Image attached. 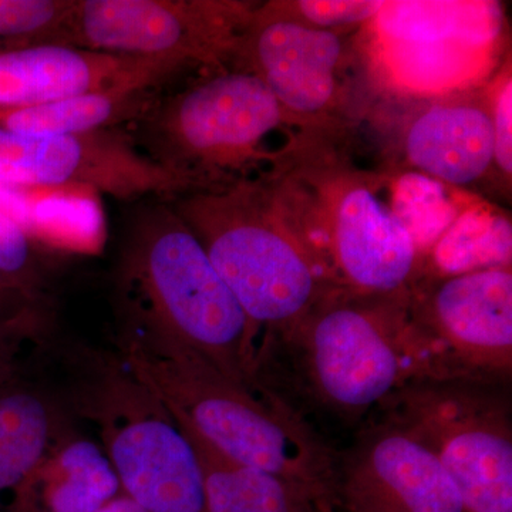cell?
<instances>
[{
    "label": "cell",
    "instance_id": "cell-12",
    "mask_svg": "<svg viewBox=\"0 0 512 512\" xmlns=\"http://www.w3.org/2000/svg\"><path fill=\"white\" fill-rule=\"evenodd\" d=\"M350 45V32L313 28L289 18L274 2L258 3L231 67L261 79L302 130L339 134Z\"/></svg>",
    "mask_w": 512,
    "mask_h": 512
},
{
    "label": "cell",
    "instance_id": "cell-15",
    "mask_svg": "<svg viewBox=\"0 0 512 512\" xmlns=\"http://www.w3.org/2000/svg\"><path fill=\"white\" fill-rule=\"evenodd\" d=\"M402 151L413 173L463 192L494 178L488 89L431 100L410 116Z\"/></svg>",
    "mask_w": 512,
    "mask_h": 512
},
{
    "label": "cell",
    "instance_id": "cell-27",
    "mask_svg": "<svg viewBox=\"0 0 512 512\" xmlns=\"http://www.w3.org/2000/svg\"><path fill=\"white\" fill-rule=\"evenodd\" d=\"M46 323L0 316V383L23 369L22 353L29 342L46 338Z\"/></svg>",
    "mask_w": 512,
    "mask_h": 512
},
{
    "label": "cell",
    "instance_id": "cell-18",
    "mask_svg": "<svg viewBox=\"0 0 512 512\" xmlns=\"http://www.w3.org/2000/svg\"><path fill=\"white\" fill-rule=\"evenodd\" d=\"M174 420V419H173ZM191 441L204 478L207 512H326L325 495L232 460L183 421L174 420Z\"/></svg>",
    "mask_w": 512,
    "mask_h": 512
},
{
    "label": "cell",
    "instance_id": "cell-29",
    "mask_svg": "<svg viewBox=\"0 0 512 512\" xmlns=\"http://www.w3.org/2000/svg\"><path fill=\"white\" fill-rule=\"evenodd\" d=\"M97 512H146L143 508L138 507L136 503L127 498L126 495L120 494L114 498L109 504L104 505Z\"/></svg>",
    "mask_w": 512,
    "mask_h": 512
},
{
    "label": "cell",
    "instance_id": "cell-16",
    "mask_svg": "<svg viewBox=\"0 0 512 512\" xmlns=\"http://www.w3.org/2000/svg\"><path fill=\"white\" fill-rule=\"evenodd\" d=\"M120 494L101 444L69 430L13 491L3 512H97Z\"/></svg>",
    "mask_w": 512,
    "mask_h": 512
},
{
    "label": "cell",
    "instance_id": "cell-21",
    "mask_svg": "<svg viewBox=\"0 0 512 512\" xmlns=\"http://www.w3.org/2000/svg\"><path fill=\"white\" fill-rule=\"evenodd\" d=\"M511 245L510 218L485 202H473L424 256L423 274L457 275L511 266Z\"/></svg>",
    "mask_w": 512,
    "mask_h": 512
},
{
    "label": "cell",
    "instance_id": "cell-13",
    "mask_svg": "<svg viewBox=\"0 0 512 512\" xmlns=\"http://www.w3.org/2000/svg\"><path fill=\"white\" fill-rule=\"evenodd\" d=\"M333 512H466L437 457L409 431L380 420L339 453Z\"/></svg>",
    "mask_w": 512,
    "mask_h": 512
},
{
    "label": "cell",
    "instance_id": "cell-20",
    "mask_svg": "<svg viewBox=\"0 0 512 512\" xmlns=\"http://www.w3.org/2000/svg\"><path fill=\"white\" fill-rule=\"evenodd\" d=\"M157 89L117 87L50 101L0 114V130L22 134H86L120 128L143 116L157 99Z\"/></svg>",
    "mask_w": 512,
    "mask_h": 512
},
{
    "label": "cell",
    "instance_id": "cell-17",
    "mask_svg": "<svg viewBox=\"0 0 512 512\" xmlns=\"http://www.w3.org/2000/svg\"><path fill=\"white\" fill-rule=\"evenodd\" d=\"M70 406L49 387L26 377L23 369L0 383V512L13 491L72 430Z\"/></svg>",
    "mask_w": 512,
    "mask_h": 512
},
{
    "label": "cell",
    "instance_id": "cell-22",
    "mask_svg": "<svg viewBox=\"0 0 512 512\" xmlns=\"http://www.w3.org/2000/svg\"><path fill=\"white\" fill-rule=\"evenodd\" d=\"M399 177L393 185L389 175L390 204L424 261V256L473 201H456L450 195V187L413 171Z\"/></svg>",
    "mask_w": 512,
    "mask_h": 512
},
{
    "label": "cell",
    "instance_id": "cell-10",
    "mask_svg": "<svg viewBox=\"0 0 512 512\" xmlns=\"http://www.w3.org/2000/svg\"><path fill=\"white\" fill-rule=\"evenodd\" d=\"M90 188L120 201H173L201 187L148 157L130 131L22 134L0 130V190Z\"/></svg>",
    "mask_w": 512,
    "mask_h": 512
},
{
    "label": "cell",
    "instance_id": "cell-14",
    "mask_svg": "<svg viewBox=\"0 0 512 512\" xmlns=\"http://www.w3.org/2000/svg\"><path fill=\"white\" fill-rule=\"evenodd\" d=\"M188 70L165 59L57 45L0 52V114L117 87L158 89Z\"/></svg>",
    "mask_w": 512,
    "mask_h": 512
},
{
    "label": "cell",
    "instance_id": "cell-23",
    "mask_svg": "<svg viewBox=\"0 0 512 512\" xmlns=\"http://www.w3.org/2000/svg\"><path fill=\"white\" fill-rule=\"evenodd\" d=\"M46 266L35 235L0 208V281L49 308Z\"/></svg>",
    "mask_w": 512,
    "mask_h": 512
},
{
    "label": "cell",
    "instance_id": "cell-31",
    "mask_svg": "<svg viewBox=\"0 0 512 512\" xmlns=\"http://www.w3.org/2000/svg\"><path fill=\"white\" fill-rule=\"evenodd\" d=\"M326 511H328V510H326Z\"/></svg>",
    "mask_w": 512,
    "mask_h": 512
},
{
    "label": "cell",
    "instance_id": "cell-3",
    "mask_svg": "<svg viewBox=\"0 0 512 512\" xmlns=\"http://www.w3.org/2000/svg\"><path fill=\"white\" fill-rule=\"evenodd\" d=\"M168 202L252 325L264 330L259 352L288 335L330 291L291 210L265 174Z\"/></svg>",
    "mask_w": 512,
    "mask_h": 512
},
{
    "label": "cell",
    "instance_id": "cell-25",
    "mask_svg": "<svg viewBox=\"0 0 512 512\" xmlns=\"http://www.w3.org/2000/svg\"><path fill=\"white\" fill-rule=\"evenodd\" d=\"M384 3L380 0H274L276 8L289 18L333 32L365 28L379 15Z\"/></svg>",
    "mask_w": 512,
    "mask_h": 512
},
{
    "label": "cell",
    "instance_id": "cell-7",
    "mask_svg": "<svg viewBox=\"0 0 512 512\" xmlns=\"http://www.w3.org/2000/svg\"><path fill=\"white\" fill-rule=\"evenodd\" d=\"M421 441L456 485L466 512H512V419L507 386L430 379L379 410Z\"/></svg>",
    "mask_w": 512,
    "mask_h": 512
},
{
    "label": "cell",
    "instance_id": "cell-9",
    "mask_svg": "<svg viewBox=\"0 0 512 512\" xmlns=\"http://www.w3.org/2000/svg\"><path fill=\"white\" fill-rule=\"evenodd\" d=\"M258 3L244 0H73L57 46L231 69Z\"/></svg>",
    "mask_w": 512,
    "mask_h": 512
},
{
    "label": "cell",
    "instance_id": "cell-5",
    "mask_svg": "<svg viewBox=\"0 0 512 512\" xmlns=\"http://www.w3.org/2000/svg\"><path fill=\"white\" fill-rule=\"evenodd\" d=\"M409 293L330 289L288 335L262 350L259 362L286 349L298 386L320 409L352 421L379 412L406 387L439 379L410 313Z\"/></svg>",
    "mask_w": 512,
    "mask_h": 512
},
{
    "label": "cell",
    "instance_id": "cell-8",
    "mask_svg": "<svg viewBox=\"0 0 512 512\" xmlns=\"http://www.w3.org/2000/svg\"><path fill=\"white\" fill-rule=\"evenodd\" d=\"M126 373L73 394V410L99 427L121 494L146 512H207L191 441L167 410Z\"/></svg>",
    "mask_w": 512,
    "mask_h": 512
},
{
    "label": "cell",
    "instance_id": "cell-24",
    "mask_svg": "<svg viewBox=\"0 0 512 512\" xmlns=\"http://www.w3.org/2000/svg\"><path fill=\"white\" fill-rule=\"evenodd\" d=\"M73 0H0V52L55 45Z\"/></svg>",
    "mask_w": 512,
    "mask_h": 512
},
{
    "label": "cell",
    "instance_id": "cell-2",
    "mask_svg": "<svg viewBox=\"0 0 512 512\" xmlns=\"http://www.w3.org/2000/svg\"><path fill=\"white\" fill-rule=\"evenodd\" d=\"M291 210L330 289L396 296L412 291L423 255L383 198L389 175L360 168L338 136L305 131L266 173Z\"/></svg>",
    "mask_w": 512,
    "mask_h": 512
},
{
    "label": "cell",
    "instance_id": "cell-28",
    "mask_svg": "<svg viewBox=\"0 0 512 512\" xmlns=\"http://www.w3.org/2000/svg\"><path fill=\"white\" fill-rule=\"evenodd\" d=\"M0 316L8 319L47 323L49 308L30 301L22 293L0 281Z\"/></svg>",
    "mask_w": 512,
    "mask_h": 512
},
{
    "label": "cell",
    "instance_id": "cell-4",
    "mask_svg": "<svg viewBox=\"0 0 512 512\" xmlns=\"http://www.w3.org/2000/svg\"><path fill=\"white\" fill-rule=\"evenodd\" d=\"M121 318L163 333L258 387L259 333L170 202L134 222L119 268Z\"/></svg>",
    "mask_w": 512,
    "mask_h": 512
},
{
    "label": "cell",
    "instance_id": "cell-30",
    "mask_svg": "<svg viewBox=\"0 0 512 512\" xmlns=\"http://www.w3.org/2000/svg\"><path fill=\"white\" fill-rule=\"evenodd\" d=\"M326 512H333V511H332V510H330V508H329V510H328V511H326Z\"/></svg>",
    "mask_w": 512,
    "mask_h": 512
},
{
    "label": "cell",
    "instance_id": "cell-26",
    "mask_svg": "<svg viewBox=\"0 0 512 512\" xmlns=\"http://www.w3.org/2000/svg\"><path fill=\"white\" fill-rule=\"evenodd\" d=\"M494 137V180L511 191L512 180V76L511 63L501 67L487 84Z\"/></svg>",
    "mask_w": 512,
    "mask_h": 512
},
{
    "label": "cell",
    "instance_id": "cell-11",
    "mask_svg": "<svg viewBox=\"0 0 512 512\" xmlns=\"http://www.w3.org/2000/svg\"><path fill=\"white\" fill-rule=\"evenodd\" d=\"M409 306L440 379L510 384L511 266L423 274L409 293Z\"/></svg>",
    "mask_w": 512,
    "mask_h": 512
},
{
    "label": "cell",
    "instance_id": "cell-1",
    "mask_svg": "<svg viewBox=\"0 0 512 512\" xmlns=\"http://www.w3.org/2000/svg\"><path fill=\"white\" fill-rule=\"evenodd\" d=\"M120 349L128 375L174 420L224 456L312 488L330 504L339 453L268 387L235 382L163 333L124 322Z\"/></svg>",
    "mask_w": 512,
    "mask_h": 512
},
{
    "label": "cell",
    "instance_id": "cell-6",
    "mask_svg": "<svg viewBox=\"0 0 512 512\" xmlns=\"http://www.w3.org/2000/svg\"><path fill=\"white\" fill-rule=\"evenodd\" d=\"M133 124L148 157L201 190L268 173L285 154L269 150V141L305 131L261 79L232 67L154 100Z\"/></svg>",
    "mask_w": 512,
    "mask_h": 512
},
{
    "label": "cell",
    "instance_id": "cell-19",
    "mask_svg": "<svg viewBox=\"0 0 512 512\" xmlns=\"http://www.w3.org/2000/svg\"><path fill=\"white\" fill-rule=\"evenodd\" d=\"M503 22L494 2H386L365 33L376 43L456 40L498 45Z\"/></svg>",
    "mask_w": 512,
    "mask_h": 512
}]
</instances>
